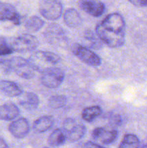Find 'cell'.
I'll use <instances>...</instances> for the list:
<instances>
[{"label":"cell","mask_w":147,"mask_h":148,"mask_svg":"<svg viewBox=\"0 0 147 148\" xmlns=\"http://www.w3.org/2000/svg\"><path fill=\"white\" fill-rule=\"evenodd\" d=\"M101 41L110 48H118L125 42V22L120 13H110L96 26Z\"/></svg>","instance_id":"6da1fadb"},{"label":"cell","mask_w":147,"mask_h":148,"mask_svg":"<svg viewBox=\"0 0 147 148\" xmlns=\"http://www.w3.org/2000/svg\"><path fill=\"white\" fill-rule=\"evenodd\" d=\"M0 70L4 74L14 72L20 77L26 79L33 78L35 72L28 60L20 56L0 59Z\"/></svg>","instance_id":"7a4b0ae2"},{"label":"cell","mask_w":147,"mask_h":148,"mask_svg":"<svg viewBox=\"0 0 147 148\" xmlns=\"http://www.w3.org/2000/svg\"><path fill=\"white\" fill-rule=\"evenodd\" d=\"M27 60L35 71L42 72L49 68L48 66L50 65L51 66L59 63L61 61V57L53 52L37 51L32 53Z\"/></svg>","instance_id":"3957f363"},{"label":"cell","mask_w":147,"mask_h":148,"mask_svg":"<svg viewBox=\"0 0 147 148\" xmlns=\"http://www.w3.org/2000/svg\"><path fill=\"white\" fill-rule=\"evenodd\" d=\"M5 40L13 51L18 53L32 51L35 50L39 45L37 38L30 34L20 35L17 37L5 38Z\"/></svg>","instance_id":"277c9868"},{"label":"cell","mask_w":147,"mask_h":148,"mask_svg":"<svg viewBox=\"0 0 147 148\" xmlns=\"http://www.w3.org/2000/svg\"><path fill=\"white\" fill-rule=\"evenodd\" d=\"M65 74L58 67H49L41 72L40 81L43 85L48 88H56L63 82Z\"/></svg>","instance_id":"5b68a950"},{"label":"cell","mask_w":147,"mask_h":148,"mask_svg":"<svg viewBox=\"0 0 147 148\" xmlns=\"http://www.w3.org/2000/svg\"><path fill=\"white\" fill-rule=\"evenodd\" d=\"M39 12L47 20H59L63 12V4L56 0H43L39 3Z\"/></svg>","instance_id":"8992f818"},{"label":"cell","mask_w":147,"mask_h":148,"mask_svg":"<svg viewBox=\"0 0 147 148\" xmlns=\"http://www.w3.org/2000/svg\"><path fill=\"white\" fill-rule=\"evenodd\" d=\"M72 53L82 62L89 66H97L102 63V60L97 54L89 48L78 43L72 46Z\"/></svg>","instance_id":"52a82bcc"},{"label":"cell","mask_w":147,"mask_h":148,"mask_svg":"<svg viewBox=\"0 0 147 148\" xmlns=\"http://www.w3.org/2000/svg\"><path fill=\"white\" fill-rule=\"evenodd\" d=\"M63 130L69 142L74 143L81 140L86 133V127L82 124H77L71 118L66 119L63 124Z\"/></svg>","instance_id":"ba28073f"},{"label":"cell","mask_w":147,"mask_h":148,"mask_svg":"<svg viewBox=\"0 0 147 148\" xmlns=\"http://www.w3.org/2000/svg\"><path fill=\"white\" fill-rule=\"evenodd\" d=\"M44 36L49 43L54 46H63L67 40L66 33L59 25L50 24L46 27Z\"/></svg>","instance_id":"9c48e42d"},{"label":"cell","mask_w":147,"mask_h":148,"mask_svg":"<svg viewBox=\"0 0 147 148\" xmlns=\"http://www.w3.org/2000/svg\"><path fill=\"white\" fill-rule=\"evenodd\" d=\"M118 132L116 130H110L104 127H97L92 131V139L96 143L102 145H110L116 140Z\"/></svg>","instance_id":"30bf717a"},{"label":"cell","mask_w":147,"mask_h":148,"mask_svg":"<svg viewBox=\"0 0 147 148\" xmlns=\"http://www.w3.org/2000/svg\"><path fill=\"white\" fill-rule=\"evenodd\" d=\"M0 21H10L19 25L21 23V17L12 4L0 1Z\"/></svg>","instance_id":"8fae6325"},{"label":"cell","mask_w":147,"mask_h":148,"mask_svg":"<svg viewBox=\"0 0 147 148\" xmlns=\"http://www.w3.org/2000/svg\"><path fill=\"white\" fill-rule=\"evenodd\" d=\"M9 131L12 135L17 139H23L30 132V124L24 118H20L12 121L9 125Z\"/></svg>","instance_id":"7c38bea8"},{"label":"cell","mask_w":147,"mask_h":148,"mask_svg":"<svg viewBox=\"0 0 147 148\" xmlns=\"http://www.w3.org/2000/svg\"><path fill=\"white\" fill-rule=\"evenodd\" d=\"M79 5L82 10L93 17H99L105 12V5L103 2L95 0H83Z\"/></svg>","instance_id":"4fadbf2b"},{"label":"cell","mask_w":147,"mask_h":148,"mask_svg":"<svg viewBox=\"0 0 147 148\" xmlns=\"http://www.w3.org/2000/svg\"><path fill=\"white\" fill-rule=\"evenodd\" d=\"M19 99V103L27 111H33L38 107L40 100L35 93L32 92H23Z\"/></svg>","instance_id":"5bb4252c"},{"label":"cell","mask_w":147,"mask_h":148,"mask_svg":"<svg viewBox=\"0 0 147 148\" xmlns=\"http://www.w3.org/2000/svg\"><path fill=\"white\" fill-rule=\"evenodd\" d=\"M0 92L8 97H18L23 93L22 89L16 82L10 80L0 81Z\"/></svg>","instance_id":"9a60e30c"},{"label":"cell","mask_w":147,"mask_h":148,"mask_svg":"<svg viewBox=\"0 0 147 148\" xmlns=\"http://www.w3.org/2000/svg\"><path fill=\"white\" fill-rule=\"evenodd\" d=\"M20 114V109L12 103L0 106V120L11 121L17 118Z\"/></svg>","instance_id":"2e32d148"},{"label":"cell","mask_w":147,"mask_h":148,"mask_svg":"<svg viewBox=\"0 0 147 148\" xmlns=\"http://www.w3.org/2000/svg\"><path fill=\"white\" fill-rule=\"evenodd\" d=\"M54 118L52 116H43L34 121L33 130L36 133H43L52 128L54 124Z\"/></svg>","instance_id":"e0dca14e"},{"label":"cell","mask_w":147,"mask_h":148,"mask_svg":"<svg viewBox=\"0 0 147 148\" xmlns=\"http://www.w3.org/2000/svg\"><path fill=\"white\" fill-rule=\"evenodd\" d=\"M63 21L68 27L75 28L82 25V19L77 10L69 8L63 14Z\"/></svg>","instance_id":"ac0fdd59"},{"label":"cell","mask_w":147,"mask_h":148,"mask_svg":"<svg viewBox=\"0 0 147 148\" xmlns=\"http://www.w3.org/2000/svg\"><path fill=\"white\" fill-rule=\"evenodd\" d=\"M66 136L61 129H56L49 135L48 143L52 147H59L66 143Z\"/></svg>","instance_id":"d6986e66"},{"label":"cell","mask_w":147,"mask_h":148,"mask_svg":"<svg viewBox=\"0 0 147 148\" xmlns=\"http://www.w3.org/2000/svg\"><path fill=\"white\" fill-rule=\"evenodd\" d=\"M101 114H102V108L98 106H92L84 108L82 112V118L86 122L89 123L96 119L101 115Z\"/></svg>","instance_id":"ffe728a7"},{"label":"cell","mask_w":147,"mask_h":148,"mask_svg":"<svg viewBox=\"0 0 147 148\" xmlns=\"http://www.w3.org/2000/svg\"><path fill=\"white\" fill-rule=\"evenodd\" d=\"M44 24V21L40 17L35 15L29 17L26 20L25 23H24V27L28 31L31 32V33H35V32H37L40 30L43 27Z\"/></svg>","instance_id":"44dd1931"},{"label":"cell","mask_w":147,"mask_h":148,"mask_svg":"<svg viewBox=\"0 0 147 148\" xmlns=\"http://www.w3.org/2000/svg\"><path fill=\"white\" fill-rule=\"evenodd\" d=\"M84 38L86 40V43L89 48L94 49H99L102 48V42L97 36V35L94 33L92 30H86L84 33Z\"/></svg>","instance_id":"7402d4cb"},{"label":"cell","mask_w":147,"mask_h":148,"mask_svg":"<svg viewBox=\"0 0 147 148\" xmlns=\"http://www.w3.org/2000/svg\"><path fill=\"white\" fill-rule=\"evenodd\" d=\"M141 143L135 134H127L122 138L118 148H140Z\"/></svg>","instance_id":"603a6c76"},{"label":"cell","mask_w":147,"mask_h":148,"mask_svg":"<svg viewBox=\"0 0 147 148\" xmlns=\"http://www.w3.org/2000/svg\"><path fill=\"white\" fill-rule=\"evenodd\" d=\"M67 102L66 96L62 95H53L48 100V106L53 109H59L64 106Z\"/></svg>","instance_id":"cb8c5ba5"},{"label":"cell","mask_w":147,"mask_h":148,"mask_svg":"<svg viewBox=\"0 0 147 148\" xmlns=\"http://www.w3.org/2000/svg\"><path fill=\"white\" fill-rule=\"evenodd\" d=\"M13 51L6 42L5 38L0 39V56H7L13 53Z\"/></svg>","instance_id":"d4e9b609"},{"label":"cell","mask_w":147,"mask_h":148,"mask_svg":"<svg viewBox=\"0 0 147 148\" xmlns=\"http://www.w3.org/2000/svg\"><path fill=\"white\" fill-rule=\"evenodd\" d=\"M110 121L114 125H120L122 122L121 120V117L118 114H112L111 115L110 118Z\"/></svg>","instance_id":"484cf974"},{"label":"cell","mask_w":147,"mask_h":148,"mask_svg":"<svg viewBox=\"0 0 147 148\" xmlns=\"http://www.w3.org/2000/svg\"><path fill=\"white\" fill-rule=\"evenodd\" d=\"M130 2L136 7H147V0H131Z\"/></svg>","instance_id":"4316f807"},{"label":"cell","mask_w":147,"mask_h":148,"mask_svg":"<svg viewBox=\"0 0 147 148\" xmlns=\"http://www.w3.org/2000/svg\"><path fill=\"white\" fill-rule=\"evenodd\" d=\"M82 148H106L102 146L96 144L95 143H92V142H87V143H84Z\"/></svg>","instance_id":"83f0119b"},{"label":"cell","mask_w":147,"mask_h":148,"mask_svg":"<svg viewBox=\"0 0 147 148\" xmlns=\"http://www.w3.org/2000/svg\"><path fill=\"white\" fill-rule=\"evenodd\" d=\"M0 148H10L4 139L0 137Z\"/></svg>","instance_id":"f1b7e54d"},{"label":"cell","mask_w":147,"mask_h":148,"mask_svg":"<svg viewBox=\"0 0 147 148\" xmlns=\"http://www.w3.org/2000/svg\"><path fill=\"white\" fill-rule=\"evenodd\" d=\"M43 148H49V147H43Z\"/></svg>","instance_id":"f546056e"}]
</instances>
